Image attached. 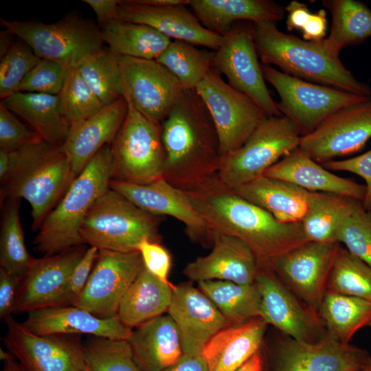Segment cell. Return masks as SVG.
Returning <instances> with one entry per match:
<instances>
[{
    "label": "cell",
    "mask_w": 371,
    "mask_h": 371,
    "mask_svg": "<svg viewBox=\"0 0 371 371\" xmlns=\"http://www.w3.org/2000/svg\"><path fill=\"white\" fill-rule=\"evenodd\" d=\"M261 69L280 96L278 109L299 126L302 135L313 131L337 110L371 98L302 80L269 65L262 64Z\"/></svg>",
    "instance_id": "obj_10"
},
{
    "label": "cell",
    "mask_w": 371,
    "mask_h": 371,
    "mask_svg": "<svg viewBox=\"0 0 371 371\" xmlns=\"http://www.w3.org/2000/svg\"><path fill=\"white\" fill-rule=\"evenodd\" d=\"M322 4L331 14L332 24L329 36L322 43L331 54L339 57L343 48L360 44L371 36V10L363 3L324 0Z\"/></svg>",
    "instance_id": "obj_35"
},
{
    "label": "cell",
    "mask_w": 371,
    "mask_h": 371,
    "mask_svg": "<svg viewBox=\"0 0 371 371\" xmlns=\"http://www.w3.org/2000/svg\"><path fill=\"white\" fill-rule=\"evenodd\" d=\"M58 98L61 110L71 127L105 106L77 67L69 68Z\"/></svg>",
    "instance_id": "obj_43"
},
{
    "label": "cell",
    "mask_w": 371,
    "mask_h": 371,
    "mask_svg": "<svg viewBox=\"0 0 371 371\" xmlns=\"http://www.w3.org/2000/svg\"><path fill=\"white\" fill-rule=\"evenodd\" d=\"M127 111L128 103L122 97L71 127L63 148L76 177L99 150L111 144L124 121Z\"/></svg>",
    "instance_id": "obj_26"
},
{
    "label": "cell",
    "mask_w": 371,
    "mask_h": 371,
    "mask_svg": "<svg viewBox=\"0 0 371 371\" xmlns=\"http://www.w3.org/2000/svg\"><path fill=\"white\" fill-rule=\"evenodd\" d=\"M41 58L24 41H14L0 60V97L2 100L17 93L19 86Z\"/></svg>",
    "instance_id": "obj_46"
},
{
    "label": "cell",
    "mask_w": 371,
    "mask_h": 371,
    "mask_svg": "<svg viewBox=\"0 0 371 371\" xmlns=\"http://www.w3.org/2000/svg\"><path fill=\"white\" fill-rule=\"evenodd\" d=\"M1 102L43 140L58 146L65 143L71 126L61 110L58 95L17 92Z\"/></svg>",
    "instance_id": "obj_32"
},
{
    "label": "cell",
    "mask_w": 371,
    "mask_h": 371,
    "mask_svg": "<svg viewBox=\"0 0 371 371\" xmlns=\"http://www.w3.org/2000/svg\"><path fill=\"white\" fill-rule=\"evenodd\" d=\"M195 90L212 117L221 155L240 148L268 117L252 99L227 83L214 67Z\"/></svg>",
    "instance_id": "obj_11"
},
{
    "label": "cell",
    "mask_w": 371,
    "mask_h": 371,
    "mask_svg": "<svg viewBox=\"0 0 371 371\" xmlns=\"http://www.w3.org/2000/svg\"><path fill=\"white\" fill-rule=\"evenodd\" d=\"M9 153V170L1 181V201L26 200L32 208V229L38 231L76 176L63 146L41 139Z\"/></svg>",
    "instance_id": "obj_3"
},
{
    "label": "cell",
    "mask_w": 371,
    "mask_h": 371,
    "mask_svg": "<svg viewBox=\"0 0 371 371\" xmlns=\"http://www.w3.org/2000/svg\"><path fill=\"white\" fill-rule=\"evenodd\" d=\"M0 359L3 361H10L15 359L14 356L8 350H4L2 348H0Z\"/></svg>",
    "instance_id": "obj_61"
},
{
    "label": "cell",
    "mask_w": 371,
    "mask_h": 371,
    "mask_svg": "<svg viewBox=\"0 0 371 371\" xmlns=\"http://www.w3.org/2000/svg\"><path fill=\"white\" fill-rule=\"evenodd\" d=\"M100 30L104 43L120 56L157 60L171 42L170 38L148 25L120 19Z\"/></svg>",
    "instance_id": "obj_34"
},
{
    "label": "cell",
    "mask_w": 371,
    "mask_h": 371,
    "mask_svg": "<svg viewBox=\"0 0 371 371\" xmlns=\"http://www.w3.org/2000/svg\"><path fill=\"white\" fill-rule=\"evenodd\" d=\"M212 249L189 262L183 270L190 280H223L248 284L255 282L260 267L249 246L240 239L212 231Z\"/></svg>",
    "instance_id": "obj_24"
},
{
    "label": "cell",
    "mask_w": 371,
    "mask_h": 371,
    "mask_svg": "<svg viewBox=\"0 0 371 371\" xmlns=\"http://www.w3.org/2000/svg\"><path fill=\"white\" fill-rule=\"evenodd\" d=\"M10 166V153L8 151L0 149V181L6 177Z\"/></svg>",
    "instance_id": "obj_59"
},
{
    "label": "cell",
    "mask_w": 371,
    "mask_h": 371,
    "mask_svg": "<svg viewBox=\"0 0 371 371\" xmlns=\"http://www.w3.org/2000/svg\"><path fill=\"white\" fill-rule=\"evenodd\" d=\"M2 371H25V370L17 362L15 358L4 362V366Z\"/></svg>",
    "instance_id": "obj_60"
},
{
    "label": "cell",
    "mask_w": 371,
    "mask_h": 371,
    "mask_svg": "<svg viewBox=\"0 0 371 371\" xmlns=\"http://www.w3.org/2000/svg\"><path fill=\"white\" fill-rule=\"evenodd\" d=\"M110 146L111 180L145 185L162 178L166 158L162 124L128 103L126 116Z\"/></svg>",
    "instance_id": "obj_8"
},
{
    "label": "cell",
    "mask_w": 371,
    "mask_h": 371,
    "mask_svg": "<svg viewBox=\"0 0 371 371\" xmlns=\"http://www.w3.org/2000/svg\"><path fill=\"white\" fill-rule=\"evenodd\" d=\"M214 56V52L174 40L156 60L177 78L184 90H195L213 67Z\"/></svg>",
    "instance_id": "obj_39"
},
{
    "label": "cell",
    "mask_w": 371,
    "mask_h": 371,
    "mask_svg": "<svg viewBox=\"0 0 371 371\" xmlns=\"http://www.w3.org/2000/svg\"><path fill=\"white\" fill-rule=\"evenodd\" d=\"M19 210L18 199H8L3 207L0 230V268L21 279L34 258L25 246Z\"/></svg>",
    "instance_id": "obj_40"
},
{
    "label": "cell",
    "mask_w": 371,
    "mask_h": 371,
    "mask_svg": "<svg viewBox=\"0 0 371 371\" xmlns=\"http://www.w3.org/2000/svg\"><path fill=\"white\" fill-rule=\"evenodd\" d=\"M118 18L148 25L169 38L216 52L223 36L205 27L185 5L153 6L137 0L120 1Z\"/></svg>",
    "instance_id": "obj_23"
},
{
    "label": "cell",
    "mask_w": 371,
    "mask_h": 371,
    "mask_svg": "<svg viewBox=\"0 0 371 371\" xmlns=\"http://www.w3.org/2000/svg\"><path fill=\"white\" fill-rule=\"evenodd\" d=\"M159 219L109 188L93 203L79 230L83 244L120 252L137 250L144 239L159 242Z\"/></svg>",
    "instance_id": "obj_6"
},
{
    "label": "cell",
    "mask_w": 371,
    "mask_h": 371,
    "mask_svg": "<svg viewBox=\"0 0 371 371\" xmlns=\"http://www.w3.org/2000/svg\"><path fill=\"white\" fill-rule=\"evenodd\" d=\"M127 341L142 371H165L183 354L177 326L168 314L135 327Z\"/></svg>",
    "instance_id": "obj_28"
},
{
    "label": "cell",
    "mask_w": 371,
    "mask_h": 371,
    "mask_svg": "<svg viewBox=\"0 0 371 371\" xmlns=\"http://www.w3.org/2000/svg\"><path fill=\"white\" fill-rule=\"evenodd\" d=\"M98 251L95 247L90 246L87 248L70 275L58 306L72 305L81 294L97 259Z\"/></svg>",
    "instance_id": "obj_49"
},
{
    "label": "cell",
    "mask_w": 371,
    "mask_h": 371,
    "mask_svg": "<svg viewBox=\"0 0 371 371\" xmlns=\"http://www.w3.org/2000/svg\"><path fill=\"white\" fill-rule=\"evenodd\" d=\"M167 312L177 326L183 354H202L216 333L232 326L200 289L188 284L173 286Z\"/></svg>",
    "instance_id": "obj_22"
},
{
    "label": "cell",
    "mask_w": 371,
    "mask_h": 371,
    "mask_svg": "<svg viewBox=\"0 0 371 371\" xmlns=\"http://www.w3.org/2000/svg\"><path fill=\"white\" fill-rule=\"evenodd\" d=\"M302 133L289 117L268 116L238 149L222 155L218 177L230 188L265 175L282 157L297 149Z\"/></svg>",
    "instance_id": "obj_9"
},
{
    "label": "cell",
    "mask_w": 371,
    "mask_h": 371,
    "mask_svg": "<svg viewBox=\"0 0 371 371\" xmlns=\"http://www.w3.org/2000/svg\"><path fill=\"white\" fill-rule=\"evenodd\" d=\"M327 20L324 9L311 13L302 29L303 38L307 41H319L324 39L326 33Z\"/></svg>",
    "instance_id": "obj_54"
},
{
    "label": "cell",
    "mask_w": 371,
    "mask_h": 371,
    "mask_svg": "<svg viewBox=\"0 0 371 371\" xmlns=\"http://www.w3.org/2000/svg\"><path fill=\"white\" fill-rule=\"evenodd\" d=\"M267 325L256 317L216 333L202 352L209 371L236 370L261 349Z\"/></svg>",
    "instance_id": "obj_29"
},
{
    "label": "cell",
    "mask_w": 371,
    "mask_h": 371,
    "mask_svg": "<svg viewBox=\"0 0 371 371\" xmlns=\"http://www.w3.org/2000/svg\"><path fill=\"white\" fill-rule=\"evenodd\" d=\"M144 267L137 250H99L87 284L72 305L101 318L116 316L122 298Z\"/></svg>",
    "instance_id": "obj_18"
},
{
    "label": "cell",
    "mask_w": 371,
    "mask_h": 371,
    "mask_svg": "<svg viewBox=\"0 0 371 371\" xmlns=\"http://www.w3.org/2000/svg\"><path fill=\"white\" fill-rule=\"evenodd\" d=\"M261 293L260 317L280 333L315 343L328 334L318 313L296 297L269 268H260L256 280Z\"/></svg>",
    "instance_id": "obj_19"
},
{
    "label": "cell",
    "mask_w": 371,
    "mask_h": 371,
    "mask_svg": "<svg viewBox=\"0 0 371 371\" xmlns=\"http://www.w3.org/2000/svg\"><path fill=\"white\" fill-rule=\"evenodd\" d=\"M69 68L58 62L41 58L21 81L17 92L58 95Z\"/></svg>",
    "instance_id": "obj_47"
},
{
    "label": "cell",
    "mask_w": 371,
    "mask_h": 371,
    "mask_svg": "<svg viewBox=\"0 0 371 371\" xmlns=\"http://www.w3.org/2000/svg\"><path fill=\"white\" fill-rule=\"evenodd\" d=\"M173 286L144 267L122 298L117 316L132 329L163 315L170 304Z\"/></svg>",
    "instance_id": "obj_33"
},
{
    "label": "cell",
    "mask_w": 371,
    "mask_h": 371,
    "mask_svg": "<svg viewBox=\"0 0 371 371\" xmlns=\"http://www.w3.org/2000/svg\"><path fill=\"white\" fill-rule=\"evenodd\" d=\"M83 1L94 11L100 28L119 19L120 0H83Z\"/></svg>",
    "instance_id": "obj_53"
},
{
    "label": "cell",
    "mask_w": 371,
    "mask_h": 371,
    "mask_svg": "<svg viewBox=\"0 0 371 371\" xmlns=\"http://www.w3.org/2000/svg\"><path fill=\"white\" fill-rule=\"evenodd\" d=\"M362 371H371V359L369 360L368 363L366 364Z\"/></svg>",
    "instance_id": "obj_62"
},
{
    "label": "cell",
    "mask_w": 371,
    "mask_h": 371,
    "mask_svg": "<svg viewBox=\"0 0 371 371\" xmlns=\"http://www.w3.org/2000/svg\"><path fill=\"white\" fill-rule=\"evenodd\" d=\"M42 139L0 102V149L8 152Z\"/></svg>",
    "instance_id": "obj_48"
},
{
    "label": "cell",
    "mask_w": 371,
    "mask_h": 371,
    "mask_svg": "<svg viewBox=\"0 0 371 371\" xmlns=\"http://www.w3.org/2000/svg\"><path fill=\"white\" fill-rule=\"evenodd\" d=\"M355 199L323 192H312L301 224L308 241L339 243L337 236Z\"/></svg>",
    "instance_id": "obj_38"
},
{
    "label": "cell",
    "mask_w": 371,
    "mask_h": 371,
    "mask_svg": "<svg viewBox=\"0 0 371 371\" xmlns=\"http://www.w3.org/2000/svg\"><path fill=\"white\" fill-rule=\"evenodd\" d=\"M1 24L26 43L40 58L69 67H78L104 49L100 27L75 13L52 23L1 19Z\"/></svg>",
    "instance_id": "obj_7"
},
{
    "label": "cell",
    "mask_w": 371,
    "mask_h": 371,
    "mask_svg": "<svg viewBox=\"0 0 371 371\" xmlns=\"http://www.w3.org/2000/svg\"><path fill=\"white\" fill-rule=\"evenodd\" d=\"M111 151L104 146L75 178L70 186L42 223L34 240L37 251L52 255L84 245L79 230L95 201L109 188Z\"/></svg>",
    "instance_id": "obj_5"
},
{
    "label": "cell",
    "mask_w": 371,
    "mask_h": 371,
    "mask_svg": "<svg viewBox=\"0 0 371 371\" xmlns=\"http://www.w3.org/2000/svg\"><path fill=\"white\" fill-rule=\"evenodd\" d=\"M144 267L152 274L166 283H170L168 275L171 267V256L168 251L159 242L144 239L137 247Z\"/></svg>",
    "instance_id": "obj_51"
},
{
    "label": "cell",
    "mask_w": 371,
    "mask_h": 371,
    "mask_svg": "<svg viewBox=\"0 0 371 371\" xmlns=\"http://www.w3.org/2000/svg\"><path fill=\"white\" fill-rule=\"evenodd\" d=\"M118 58L109 48H104L77 67L105 106L123 97Z\"/></svg>",
    "instance_id": "obj_42"
},
{
    "label": "cell",
    "mask_w": 371,
    "mask_h": 371,
    "mask_svg": "<svg viewBox=\"0 0 371 371\" xmlns=\"http://www.w3.org/2000/svg\"><path fill=\"white\" fill-rule=\"evenodd\" d=\"M327 291L371 301V267L339 245Z\"/></svg>",
    "instance_id": "obj_41"
},
{
    "label": "cell",
    "mask_w": 371,
    "mask_h": 371,
    "mask_svg": "<svg viewBox=\"0 0 371 371\" xmlns=\"http://www.w3.org/2000/svg\"><path fill=\"white\" fill-rule=\"evenodd\" d=\"M87 249L82 245L34 258L21 279L14 313L58 306L70 275Z\"/></svg>",
    "instance_id": "obj_21"
},
{
    "label": "cell",
    "mask_w": 371,
    "mask_h": 371,
    "mask_svg": "<svg viewBox=\"0 0 371 371\" xmlns=\"http://www.w3.org/2000/svg\"><path fill=\"white\" fill-rule=\"evenodd\" d=\"M165 371H209V368L202 354H183L175 365Z\"/></svg>",
    "instance_id": "obj_56"
},
{
    "label": "cell",
    "mask_w": 371,
    "mask_h": 371,
    "mask_svg": "<svg viewBox=\"0 0 371 371\" xmlns=\"http://www.w3.org/2000/svg\"><path fill=\"white\" fill-rule=\"evenodd\" d=\"M327 334L350 344L356 332L371 327V301L326 291L317 311Z\"/></svg>",
    "instance_id": "obj_36"
},
{
    "label": "cell",
    "mask_w": 371,
    "mask_h": 371,
    "mask_svg": "<svg viewBox=\"0 0 371 371\" xmlns=\"http://www.w3.org/2000/svg\"><path fill=\"white\" fill-rule=\"evenodd\" d=\"M253 23L240 21L223 36L214 52L213 67L228 79L229 84L252 99L267 116L282 115L271 96L258 62Z\"/></svg>",
    "instance_id": "obj_13"
},
{
    "label": "cell",
    "mask_w": 371,
    "mask_h": 371,
    "mask_svg": "<svg viewBox=\"0 0 371 371\" xmlns=\"http://www.w3.org/2000/svg\"><path fill=\"white\" fill-rule=\"evenodd\" d=\"M14 36L11 32L5 29L1 32L0 35V54L3 56L13 44L12 37Z\"/></svg>",
    "instance_id": "obj_58"
},
{
    "label": "cell",
    "mask_w": 371,
    "mask_h": 371,
    "mask_svg": "<svg viewBox=\"0 0 371 371\" xmlns=\"http://www.w3.org/2000/svg\"><path fill=\"white\" fill-rule=\"evenodd\" d=\"M3 343L25 371H87L84 345L74 335H38L12 315Z\"/></svg>",
    "instance_id": "obj_15"
},
{
    "label": "cell",
    "mask_w": 371,
    "mask_h": 371,
    "mask_svg": "<svg viewBox=\"0 0 371 371\" xmlns=\"http://www.w3.org/2000/svg\"><path fill=\"white\" fill-rule=\"evenodd\" d=\"M87 371H142L127 340L91 338L85 345Z\"/></svg>",
    "instance_id": "obj_44"
},
{
    "label": "cell",
    "mask_w": 371,
    "mask_h": 371,
    "mask_svg": "<svg viewBox=\"0 0 371 371\" xmlns=\"http://www.w3.org/2000/svg\"><path fill=\"white\" fill-rule=\"evenodd\" d=\"M322 165L332 172H347L361 177L366 183L362 204L366 210L371 211V150L354 157L333 160Z\"/></svg>",
    "instance_id": "obj_50"
},
{
    "label": "cell",
    "mask_w": 371,
    "mask_h": 371,
    "mask_svg": "<svg viewBox=\"0 0 371 371\" xmlns=\"http://www.w3.org/2000/svg\"><path fill=\"white\" fill-rule=\"evenodd\" d=\"M253 32L263 64L274 65L286 74L311 82L371 97L369 85L357 80L322 41H307L284 33L271 21L253 23Z\"/></svg>",
    "instance_id": "obj_4"
},
{
    "label": "cell",
    "mask_w": 371,
    "mask_h": 371,
    "mask_svg": "<svg viewBox=\"0 0 371 371\" xmlns=\"http://www.w3.org/2000/svg\"><path fill=\"white\" fill-rule=\"evenodd\" d=\"M123 97L147 118L163 123L184 89L156 60L118 58Z\"/></svg>",
    "instance_id": "obj_14"
},
{
    "label": "cell",
    "mask_w": 371,
    "mask_h": 371,
    "mask_svg": "<svg viewBox=\"0 0 371 371\" xmlns=\"http://www.w3.org/2000/svg\"><path fill=\"white\" fill-rule=\"evenodd\" d=\"M371 138V98L343 107L313 131L302 135L298 148L323 164L361 150Z\"/></svg>",
    "instance_id": "obj_17"
},
{
    "label": "cell",
    "mask_w": 371,
    "mask_h": 371,
    "mask_svg": "<svg viewBox=\"0 0 371 371\" xmlns=\"http://www.w3.org/2000/svg\"><path fill=\"white\" fill-rule=\"evenodd\" d=\"M199 289L214 304L230 325L260 317L261 293L258 284L223 280L198 282Z\"/></svg>",
    "instance_id": "obj_37"
},
{
    "label": "cell",
    "mask_w": 371,
    "mask_h": 371,
    "mask_svg": "<svg viewBox=\"0 0 371 371\" xmlns=\"http://www.w3.org/2000/svg\"><path fill=\"white\" fill-rule=\"evenodd\" d=\"M21 324L27 330L38 335H89L114 340H128L133 330L117 315L101 318L73 305L30 311Z\"/></svg>",
    "instance_id": "obj_25"
},
{
    "label": "cell",
    "mask_w": 371,
    "mask_h": 371,
    "mask_svg": "<svg viewBox=\"0 0 371 371\" xmlns=\"http://www.w3.org/2000/svg\"><path fill=\"white\" fill-rule=\"evenodd\" d=\"M21 279L0 268V318L14 313Z\"/></svg>",
    "instance_id": "obj_52"
},
{
    "label": "cell",
    "mask_w": 371,
    "mask_h": 371,
    "mask_svg": "<svg viewBox=\"0 0 371 371\" xmlns=\"http://www.w3.org/2000/svg\"><path fill=\"white\" fill-rule=\"evenodd\" d=\"M109 188L143 210L155 215L172 216L183 223L189 238L212 243V230L187 194L163 178L145 185L111 180Z\"/></svg>",
    "instance_id": "obj_20"
},
{
    "label": "cell",
    "mask_w": 371,
    "mask_h": 371,
    "mask_svg": "<svg viewBox=\"0 0 371 371\" xmlns=\"http://www.w3.org/2000/svg\"><path fill=\"white\" fill-rule=\"evenodd\" d=\"M265 176L293 183L309 192L341 195L363 201L366 186L335 175L298 148L265 173Z\"/></svg>",
    "instance_id": "obj_27"
},
{
    "label": "cell",
    "mask_w": 371,
    "mask_h": 371,
    "mask_svg": "<svg viewBox=\"0 0 371 371\" xmlns=\"http://www.w3.org/2000/svg\"><path fill=\"white\" fill-rule=\"evenodd\" d=\"M235 371H266L265 355L262 349Z\"/></svg>",
    "instance_id": "obj_57"
},
{
    "label": "cell",
    "mask_w": 371,
    "mask_h": 371,
    "mask_svg": "<svg viewBox=\"0 0 371 371\" xmlns=\"http://www.w3.org/2000/svg\"><path fill=\"white\" fill-rule=\"evenodd\" d=\"M212 231L236 237L254 253L260 268H267L283 253L308 241L301 223H283L221 182L218 175L185 192Z\"/></svg>",
    "instance_id": "obj_1"
},
{
    "label": "cell",
    "mask_w": 371,
    "mask_h": 371,
    "mask_svg": "<svg viewBox=\"0 0 371 371\" xmlns=\"http://www.w3.org/2000/svg\"><path fill=\"white\" fill-rule=\"evenodd\" d=\"M189 5L205 27L223 36L236 21L277 23L285 12L284 8L270 0H190Z\"/></svg>",
    "instance_id": "obj_31"
},
{
    "label": "cell",
    "mask_w": 371,
    "mask_h": 371,
    "mask_svg": "<svg viewBox=\"0 0 371 371\" xmlns=\"http://www.w3.org/2000/svg\"><path fill=\"white\" fill-rule=\"evenodd\" d=\"M280 334L264 353L266 371H362L371 359L366 350L328 335L307 343Z\"/></svg>",
    "instance_id": "obj_12"
},
{
    "label": "cell",
    "mask_w": 371,
    "mask_h": 371,
    "mask_svg": "<svg viewBox=\"0 0 371 371\" xmlns=\"http://www.w3.org/2000/svg\"><path fill=\"white\" fill-rule=\"evenodd\" d=\"M232 189L283 223H301L312 194L293 183L265 175Z\"/></svg>",
    "instance_id": "obj_30"
},
{
    "label": "cell",
    "mask_w": 371,
    "mask_h": 371,
    "mask_svg": "<svg viewBox=\"0 0 371 371\" xmlns=\"http://www.w3.org/2000/svg\"><path fill=\"white\" fill-rule=\"evenodd\" d=\"M337 241L371 267V211L366 210L361 201L352 200L339 231Z\"/></svg>",
    "instance_id": "obj_45"
},
{
    "label": "cell",
    "mask_w": 371,
    "mask_h": 371,
    "mask_svg": "<svg viewBox=\"0 0 371 371\" xmlns=\"http://www.w3.org/2000/svg\"><path fill=\"white\" fill-rule=\"evenodd\" d=\"M162 124V178L188 192L216 177L222 155L212 117L196 90H185Z\"/></svg>",
    "instance_id": "obj_2"
},
{
    "label": "cell",
    "mask_w": 371,
    "mask_h": 371,
    "mask_svg": "<svg viewBox=\"0 0 371 371\" xmlns=\"http://www.w3.org/2000/svg\"><path fill=\"white\" fill-rule=\"evenodd\" d=\"M285 10L288 12L286 24L289 31L302 30L311 14L305 3L296 0L291 1Z\"/></svg>",
    "instance_id": "obj_55"
},
{
    "label": "cell",
    "mask_w": 371,
    "mask_h": 371,
    "mask_svg": "<svg viewBox=\"0 0 371 371\" xmlns=\"http://www.w3.org/2000/svg\"><path fill=\"white\" fill-rule=\"evenodd\" d=\"M339 245L306 241L278 256L267 268L317 312Z\"/></svg>",
    "instance_id": "obj_16"
}]
</instances>
